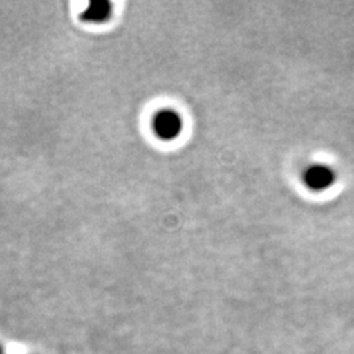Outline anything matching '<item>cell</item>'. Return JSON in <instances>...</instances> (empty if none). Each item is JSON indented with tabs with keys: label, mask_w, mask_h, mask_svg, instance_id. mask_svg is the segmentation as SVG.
Here are the masks:
<instances>
[{
	"label": "cell",
	"mask_w": 354,
	"mask_h": 354,
	"mask_svg": "<svg viewBox=\"0 0 354 354\" xmlns=\"http://www.w3.org/2000/svg\"><path fill=\"white\" fill-rule=\"evenodd\" d=\"M152 129L159 140L172 142L183 134L184 118L175 109L165 108L153 115Z\"/></svg>",
	"instance_id": "2"
},
{
	"label": "cell",
	"mask_w": 354,
	"mask_h": 354,
	"mask_svg": "<svg viewBox=\"0 0 354 354\" xmlns=\"http://www.w3.org/2000/svg\"><path fill=\"white\" fill-rule=\"evenodd\" d=\"M113 16V4L111 1H91L83 10L82 19L89 24H104Z\"/></svg>",
	"instance_id": "3"
},
{
	"label": "cell",
	"mask_w": 354,
	"mask_h": 354,
	"mask_svg": "<svg viewBox=\"0 0 354 354\" xmlns=\"http://www.w3.org/2000/svg\"><path fill=\"white\" fill-rule=\"evenodd\" d=\"M302 181L307 189L315 193H323L336 184L337 172L332 165L317 162L304 168Z\"/></svg>",
	"instance_id": "1"
}]
</instances>
